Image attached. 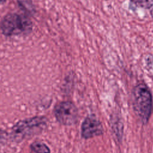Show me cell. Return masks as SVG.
I'll list each match as a JSON object with an SVG mask.
<instances>
[{
  "label": "cell",
  "instance_id": "cell-1",
  "mask_svg": "<svg viewBox=\"0 0 153 153\" xmlns=\"http://www.w3.org/2000/svg\"><path fill=\"white\" fill-rule=\"evenodd\" d=\"M133 108L137 116L146 123L152 110V99L149 88L144 83L136 85L133 90Z\"/></svg>",
  "mask_w": 153,
  "mask_h": 153
},
{
  "label": "cell",
  "instance_id": "cell-2",
  "mask_svg": "<svg viewBox=\"0 0 153 153\" xmlns=\"http://www.w3.org/2000/svg\"><path fill=\"white\" fill-rule=\"evenodd\" d=\"M47 121L45 117L35 116L18 121L12 127L13 139L14 141L20 142L42 131L47 126Z\"/></svg>",
  "mask_w": 153,
  "mask_h": 153
},
{
  "label": "cell",
  "instance_id": "cell-3",
  "mask_svg": "<svg viewBox=\"0 0 153 153\" xmlns=\"http://www.w3.org/2000/svg\"><path fill=\"white\" fill-rule=\"evenodd\" d=\"M0 28L2 33L11 36L29 33L32 28L31 20L26 16L18 13H9L1 20Z\"/></svg>",
  "mask_w": 153,
  "mask_h": 153
},
{
  "label": "cell",
  "instance_id": "cell-4",
  "mask_svg": "<svg viewBox=\"0 0 153 153\" xmlns=\"http://www.w3.org/2000/svg\"><path fill=\"white\" fill-rule=\"evenodd\" d=\"M57 121L61 124L71 126L75 124L78 118V109L69 101H63L56 105L53 110Z\"/></svg>",
  "mask_w": 153,
  "mask_h": 153
},
{
  "label": "cell",
  "instance_id": "cell-5",
  "mask_svg": "<svg viewBox=\"0 0 153 153\" xmlns=\"http://www.w3.org/2000/svg\"><path fill=\"white\" fill-rule=\"evenodd\" d=\"M103 132L101 123L93 115L88 116L81 126V134L85 139L101 135Z\"/></svg>",
  "mask_w": 153,
  "mask_h": 153
},
{
  "label": "cell",
  "instance_id": "cell-6",
  "mask_svg": "<svg viewBox=\"0 0 153 153\" xmlns=\"http://www.w3.org/2000/svg\"><path fill=\"white\" fill-rule=\"evenodd\" d=\"M32 153H51L49 147L44 142L35 141L29 146Z\"/></svg>",
  "mask_w": 153,
  "mask_h": 153
},
{
  "label": "cell",
  "instance_id": "cell-7",
  "mask_svg": "<svg viewBox=\"0 0 153 153\" xmlns=\"http://www.w3.org/2000/svg\"><path fill=\"white\" fill-rule=\"evenodd\" d=\"M136 5L143 8H149L153 6V0H131Z\"/></svg>",
  "mask_w": 153,
  "mask_h": 153
},
{
  "label": "cell",
  "instance_id": "cell-8",
  "mask_svg": "<svg viewBox=\"0 0 153 153\" xmlns=\"http://www.w3.org/2000/svg\"><path fill=\"white\" fill-rule=\"evenodd\" d=\"M7 136H8V133L6 131L0 129V140L5 139Z\"/></svg>",
  "mask_w": 153,
  "mask_h": 153
},
{
  "label": "cell",
  "instance_id": "cell-9",
  "mask_svg": "<svg viewBox=\"0 0 153 153\" xmlns=\"http://www.w3.org/2000/svg\"><path fill=\"white\" fill-rule=\"evenodd\" d=\"M7 0H0V5L4 4Z\"/></svg>",
  "mask_w": 153,
  "mask_h": 153
}]
</instances>
